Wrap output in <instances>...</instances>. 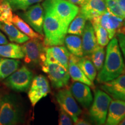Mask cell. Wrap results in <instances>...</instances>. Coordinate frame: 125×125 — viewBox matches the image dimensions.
<instances>
[{"label":"cell","mask_w":125,"mask_h":125,"mask_svg":"<svg viewBox=\"0 0 125 125\" xmlns=\"http://www.w3.org/2000/svg\"><path fill=\"white\" fill-rule=\"evenodd\" d=\"M125 71V64L118 39L114 37L108 43L105 60L97 76V81L103 83L113 80L123 74Z\"/></svg>","instance_id":"obj_1"},{"label":"cell","mask_w":125,"mask_h":125,"mask_svg":"<svg viewBox=\"0 0 125 125\" xmlns=\"http://www.w3.org/2000/svg\"><path fill=\"white\" fill-rule=\"evenodd\" d=\"M42 7L44 10L43 44L46 47L63 45L68 27L61 21L49 7L43 4Z\"/></svg>","instance_id":"obj_2"},{"label":"cell","mask_w":125,"mask_h":125,"mask_svg":"<svg viewBox=\"0 0 125 125\" xmlns=\"http://www.w3.org/2000/svg\"><path fill=\"white\" fill-rule=\"evenodd\" d=\"M21 119V109L15 96L13 94L3 96L0 108V125H16Z\"/></svg>","instance_id":"obj_3"},{"label":"cell","mask_w":125,"mask_h":125,"mask_svg":"<svg viewBox=\"0 0 125 125\" xmlns=\"http://www.w3.org/2000/svg\"><path fill=\"white\" fill-rule=\"evenodd\" d=\"M42 4L49 7L67 27L79 12L78 6L67 0H45Z\"/></svg>","instance_id":"obj_4"},{"label":"cell","mask_w":125,"mask_h":125,"mask_svg":"<svg viewBox=\"0 0 125 125\" xmlns=\"http://www.w3.org/2000/svg\"><path fill=\"white\" fill-rule=\"evenodd\" d=\"M111 100V97L103 90L97 89L94 91V97L89 109V115L91 119L97 125L105 124Z\"/></svg>","instance_id":"obj_5"},{"label":"cell","mask_w":125,"mask_h":125,"mask_svg":"<svg viewBox=\"0 0 125 125\" xmlns=\"http://www.w3.org/2000/svg\"><path fill=\"white\" fill-rule=\"evenodd\" d=\"M41 66L42 71L47 74L54 88L62 89L68 85L70 76L68 70L64 67L47 60H45Z\"/></svg>","instance_id":"obj_6"},{"label":"cell","mask_w":125,"mask_h":125,"mask_svg":"<svg viewBox=\"0 0 125 125\" xmlns=\"http://www.w3.org/2000/svg\"><path fill=\"white\" fill-rule=\"evenodd\" d=\"M42 40L31 39L21 46L24 53L25 62L31 65H41L46 60V48Z\"/></svg>","instance_id":"obj_7"},{"label":"cell","mask_w":125,"mask_h":125,"mask_svg":"<svg viewBox=\"0 0 125 125\" xmlns=\"http://www.w3.org/2000/svg\"><path fill=\"white\" fill-rule=\"evenodd\" d=\"M32 78V72L27 67L22 66L6 78L4 83L15 91L26 92L30 86Z\"/></svg>","instance_id":"obj_8"},{"label":"cell","mask_w":125,"mask_h":125,"mask_svg":"<svg viewBox=\"0 0 125 125\" xmlns=\"http://www.w3.org/2000/svg\"><path fill=\"white\" fill-rule=\"evenodd\" d=\"M56 98L60 108L63 109L71 117L73 122H76L82 114V111L76 102L71 90L65 87L62 88L57 92Z\"/></svg>","instance_id":"obj_9"},{"label":"cell","mask_w":125,"mask_h":125,"mask_svg":"<svg viewBox=\"0 0 125 125\" xmlns=\"http://www.w3.org/2000/svg\"><path fill=\"white\" fill-rule=\"evenodd\" d=\"M21 17L34 31L43 36L44 10L41 5L37 3L30 6L21 14Z\"/></svg>","instance_id":"obj_10"},{"label":"cell","mask_w":125,"mask_h":125,"mask_svg":"<svg viewBox=\"0 0 125 125\" xmlns=\"http://www.w3.org/2000/svg\"><path fill=\"white\" fill-rule=\"evenodd\" d=\"M51 92L49 81L42 75L36 76L32 80L28 93L29 100L34 107L42 98L46 97Z\"/></svg>","instance_id":"obj_11"},{"label":"cell","mask_w":125,"mask_h":125,"mask_svg":"<svg viewBox=\"0 0 125 125\" xmlns=\"http://www.w3.org/2000/svg\"><path fill=\"white\" fill-rule=\"evenodd\" d=\"M93 19L96 20L107 30L109 40H111L116 34L119 32L123 27L124 21V19L116 16L108 11Z\"/></svg>","instance_id":"obj_12"},{"label":"cell","mask_w":125,"mask_h":125,"mask_svg":"<svg viewBox=\"0 0 125 125\" xmlns=\"http://www.w3.org/2000/svg\"><path fill=\"white\" fill-rule=\"evenodd\" d=\"M101 88L114 99L125 101V74L103 83Z\"/></svg>","instance_id":"obj_13"},{"label":"cell","mask_w":125,"mask_h":125,"mask_svg":"<svg viewBox=\"0 0 125 125\" xmlns=\"http://www.w3.org/2000/svg\"><path fill=\"white\" fill-rule=\"evenodd\" d=\"M70 90L75 99L83 107L85 108L90 107L93 98L91 90L88 85L75 81L71 84Z\"/></svg>","instance_id":"obj_14"},{"label":"cell","mask_w":125,"mask_h":125,"mask_svg":"<svg viewBox=\"0 0 125 125\" xmlns=\"http://www.w3.org/2000/svg\"><path fill=\"white\" fill-rule=\"evenodd\" d=\"M107 12L105 0H89L79 9V12L87 20H92Z\"/></svg>","instance_id":"obj_15"},{"label":"cell","mask_w":125,"mask_h":125,"mask_svg":"<svg viewBox=\"0 0 125 125\" xmlns=\"http://www.w3.org/2000/svg\"><path fill=\"white\" fill-rule=\"evenodd\" d=\"M70 53L63 45L48 46L46 48V60L56 62L68 70Z\"/></svg>","instance_id":"obj_16"},{"label":"cell","mask_w":125,"mask_h":125,"mask_svg":"<svg viewBox=\"0 0 125 125\" xmlns=\"http://www.w3.org/2000/svg\"><path fill=\"white\" fill-rule=\"evenodd\" d=\"M108 111L105 124L119 125L125 117V101L115 99L111 100Z\"/></svg>","instance_id":"obj_17"},{"label":"cell","mask_w":125,"mask_h":125,"mask_svg":"<svg viewBox=\"0 0 125 125\" xmlns=\"http://www.w3.org/2000/svg\"><path fill=\"white\" fill-rule=\"evenodd\" d=\"M82 49L83 56H89L98 45L97 42L93 24L90 20L87 21L82 33Z\"/></svg>","instance_id":"obj_18"},{"label":"cell","mask_w":125,"mask_h":125,"mask_svg":"<svg viewBox=\"0 0 125 125\" xmlns=\"http://www.w3.org/2000/svg\"><path fill=\"white\" fill-rule=\"evenodd\" d=\"M78 57H79L70 53L68 67V71L70 76H71L73 81L83 83L92 88H94V85L93 81H90L85 75L82 70L80 68V67L78 66L77 64Z\"/></svg>","instance_id":"obj_19"},{"label":"cell","mask_w":125,"mask_h":125,"mask_svg":"<svg viewBox=\"0 0 125 125\" xmlns=\"http://www.w3.org/2000/svg\"><path fill=\"white\" fill-rule=\"evenodd\" d=\"M0 29L8 37L9 40L18 43H24L30 40L26 34L19 30L13 23H0Z\"/></svg>","instance_id":"obj_20"},{"label":"cell","mask_w":125,"mask_h":125,"mask_svg":"<svg viewBox=\"0 0 125 125\" xmlns=\"http://www.w3.org/2000/svg\"><path fill=\"white\" fill-rule=\"evenodd\" d=\"M64 44L70 53L79 57L83 56L82 38L79 36L73 34L66 35L64 39Z\"/></svg>","instance_id":"obj_21"},{"label":"cell","mask_w":125,"mask_h":125,"mask_svg":"<svg viewBox=\"0 0 125 125\" xmlns=\"http://www.w3.org/2000/svg\"><path fill=\"white\" fill-rule=\"evenodd\" d=\"M20 62L15 59L0 58V81L4 80L18 69Z\"/></svg>","instance_id":"obj_22"},{"label":"cell","mask_w":125,"mask_h":125,"mask_svg":"<svg viewBox=\"0 0 125 125\" xmlns=\"http://www.w3.org/2000/svg\"><path fill=\"white\" fill-rule=\"evenodd\" d=\"M0 56L10 59L24 58V53L19 45L13 43L0 45Z\"/></svg>","instance_id":"obj_23"},{"label":"cell","mask_w":125,"mask_h":125,"mask_svg":"<svg viewBox=\"0 0 125 125\" xmlns=\"http://www.w3.org/2000/svg\"><path fill=\"white\" fill-rule=\"evenodd\" d=\"M12 23L18 29L27 35L30 38L39 39L40 40H43V36L41 35L34 30L29 24H27L24 20L18 15H13L12 18Z\"/></svg>","instance_id":"obj_24"},{"label":"cell","mask_w":125,"mask_h":125,"mask_svg":"<svg viewBox=\"0 0 125 125\" xmlns=\"http://www.w3.org/2000/svg\"><path fill=\"white\" fill-rule=\"evenodd\" d=\"M77 64L83 73L90 81H93L94 80L97 76V71L90 60L89 56H83L81 57H78Z\"/></svg>","instance_id":"obj_25"},{"label":"cell","mask_w":125,"mask_h":125,"mask_svg":"<svg viewBox=\"0 0 125 125\" xmlns=\"http://www.w3.org/2000/svg\"><path fill=\"white\" fill-rule=\"evenodd\" d=\"M87 19L80 12L77 14L74 19L71 21L68 27L67 33L78 36H81L83 32Z\"/></svg>","instance_id":"obj_26"},{"label":"cell","mask_w":125,"mask_h":125,"mask_svg":"<svg viewBox=\"0 0 125 125\" xmlns=\"http://www.w3.org/2000/svg\"><path fill=\"white\" fill-rule=\"evenodd\" d=\"M90 21L93 24L97 43L100 46H105L108 45L110 40L107 30L94 19L90 20Z\"/></svg>","instance_id":"obj_27"},{"label":"cell","mask_w":125,"mask_h":125,"mask_svg":"<svg viewBox=\"0 0 125 125\" xmlns=\"http://www.w3.org/2000/svg\"><path fill=\"white\" fill-rule=\"evenodd\" d=\"M105 57L104 46L98 45L89 56L90 60L96 67L97 71H100L102 68Z\"/></svg>","instance_id":"obj_28"},{"label":"cell","mask_w":125,"mask_h":125,"mask_svg":"<svg viewBox=\"0 0 125 125\" xmlns=\"http://www.w3.org/2000/svg\"><path fill=\"white\" fill-rule=\"evenodd\" d=\"M13 15L12 8L9 3L0 0V22L12 23Z\"/></svg>","instance_id":"obj_29"},{"label":"cell","mask_w":125,"mask_h":125,"mask_svg":"<svg viewBox=\"0 0 125 125\" xmlns=\"http://www.w3.org/2000/svg\"><path fill=\"white\" fill-rule=\"evenodd\" d=\"M108 11L119 18L125 19V16L119 7L116 0H105Z\"/></svg>","instance_id":"obj_30"},{"label":"cell","mask_w":125,"mask_h":125,"mask_svg":"<svg viewBox=\"0 0 125 125\" xmlns=\"http://www.w3.org/2000/svg\"><path fill=\"white\" fill-rule=\"evenodd\" d=\"M42 0H16L10 4L12 9L25 10L28 8L41 1Z\"/></svg>","instance_id":"obj_31"},{"label":"cell","mask_w":125,"mask_h":125,"mask_svg":"<svg viewBox=\"0 0 125 125\" xmlns=\"http://www.w3.org/2000/svg\"><path fill=\"white\" fill-rule=\"evenodd\" d=\"M73 122L71 117L63 109L60 108L59 119V125H73Z\"/></svg>","instance_id":"obj_32"},{"label":"cell","mask_w":125,"mask_h":125,"mask_svg":"<svg viewBox=\"0 0 125 125\" xmlns=\"http://www.w3.org/2000/svg\"><path fill=\"white\" fill-rule=\"evenodd\" d=\"M117 39L119 45L120 49L122 52V53L125 59V33L123 32H118L117 33Z\"/></svg>","instance_id":"obj_33"},{"label":"cell","mask_w":125,"mask_h":125,"mask_svg":"<svg viewBox=\"0 0 125 125\" xmlns=\"http://www.w3.org/2000/svg\"><path fill=\"white\" fill-rule=\"evenodd\" d=\"M70 2L73 3L77 6L82 7L84 4H85L89 0H68Z\"/></svg>","instance_id":"obj_34"},{"label":"cell","mask_w":125,"mask_h":125,"mask_svg":"<svg viewBox=\"0 0 125 125\" xmlns=\"http://www.w3.org/2000/svg\"><path fill=\"white\" fill-rule=\"evenodd\" d=\"M122 12L125 16V0H116Z\"/></svg>","instance_id":"obj_35"},{"label":"cell","mask_w":125,"mask_h":125,"mask_svg":"<svg viewBox=\"0 0 125 125\" xmlns=\"http://www.w3.org/2000/svg\"><path fill=\"white\" fill-rule=\"evenodd\" d=\"M74 124L76 125H90V123H89L87 121H85L83 119L78 118L76 122L74 123Z\"/></svg>","instance_id":"obj_36"},{"label":"cell","mask_w":125,"mask_h":125,"mask_svg":"<svg viewBox=\"0 0 125 125\" xmlns=\"http://www.w3.org/2000/svg\"><path fill=\"white\" fill-rule=\"evenodd\" d=\"M8 43V41L7 38L5 37L4 34L0 32V45H5Z\"/></svg>","instance_id":"obj_37"},{"label":"cell","mask_w":125,"mask_h":125,"mask_svg":"<svg viewBox=\"0 0 125 125\" xmlns=\"http://www.w3.org/2000/svg\"><path fill=\"white\" fill-rule=\"evenodd\" d=\"M2 1H7V2H8V3H9V4H11V3H12L13 2H14V1H16V0H2Z\"/></svg>","instance_id":"obj_38"},{"label":"cell","mask_w":125,"mask_h":125,"mask_svg":"<svg viewBox=\"0 0 125 125\" xmlns=\"http://www.w3.org/2000/svg\"><path fill=\"white\" fill-rule=\"evenodd\" d=\"M119 125H125V117L124 118V119L120 123Z\"/></svg>","instance_id":"obj_39"},{"label":"cell","mask_w":125,"mask_h":125,"mask_svg":"<svg viewBox=\"0 0 125 125\" xmlns=\"http://www.w3.org/2000/svg\"><path fill=\"white\" fill-rule=\"evenodd\" d=\"M119 32H123V33H125V27L122 28Z\"/></svg>","instance_id":"obj_40"},{"label":"cell","mask_w":125,"mask_h":125,"mask_svg":"<svg viewBox=\"0 0 125 125\" xmlns=\"http://www.w3.org/2000/svg\"><path fill=\"white\" fill-rule=\"evenodd\" d=\"M123 26H124V27H125V19L124 21H123Z\"/></svg>","instance_id":"obj_41"},{"label":"cell","mask_w":125,"mask_h":125,"mask_svg":"<svg viewBox=\"0 0 125 125\" xmlns=\"http://www.w3.org/2000/svg\"><path fill=\"white\" fill-rule=\"evenodd\" d=\"M1 98L0 97V108H1Z\"/></svg>","instance_id":"obj_42"},{"label":"cell","mask_w":125,"mask_h":125,"mask_svg":"<svg viewBox=\"0 0 125 125\" xmlns=\"http://www.w3.org/2000/svg\"><path fill=\"white\" fill-rule=\"evenodd\" d=\"M0 23H1V22H0Z\"/></svg>","instance_id":"obj_43"}]
</instances>
